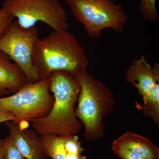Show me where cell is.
Instances as JSON below:
<instances>
[{
	"mask_svg": "<svg viewBox=\"0 0 159 159\" xmlns=\"http://www.w3.org/2000/svg\"><path fill=\"white\" fill-rule=\"evenodd\" d=\"M49 77V91L54 98L53 106L46 116L30 122L32 127L40 135L77 134L82 127L75 109L81 89L80 82L74 75L65 71H55Z\"/></svg>",
	"mask_w": 159,
	"mask_h": 159,
	"instance_id": "obj_1",
	"label": "cell"
},
{
	"mask_svg": "<svg viewBox=\"0 0 159 159\" xmlns=\"http://www.w3.org/2000/svg\"><path fill=\"white\" fill-rule=\"evenodd\" d=\"M32 63L41 80L57 71H66L76 76L86 71L89 61L84 48L72 33L54 31L38 39Z\"/></svg>",
	"mask_w": 159,
	"mask_h": 159,
	"instance_id": "obj_2",
	"label": "cell"
},
{
	"mask_svg": "<svg viewBox=\"0 0 159 159\" xmlns=\"http://www.w3.org/2000/svg\"><path fill=\"white\" fill-rule=\"evenodd\" d=\"M75 77L81 85L75 109L76 116L84 125V136L89 141H97L105 134L103 117L114 110L113 94L105 84L86 71Z\"/></svg>",
	"mask_w": 159,
	"mask_h": 159,
	"instance_id": "obj_3",
	"label": "cell"
},
{
	"mask_svg": "<svg viewBox=\"0 0 159 159\" xmlns=\"http://www.w3.org/2000/svg\"><path fill=\"white\" fill-rule=\"evenodd\" d=\"M75 20L83 25L88 36L96 39L103 29L122 32L128 16L121 3L112 0H65Z\"/></svg>",
	"mask_w": 159,
	"mask_h": 159,
	"instance_id": "obj_4",
	"label": "cell"
},
{
	"mask_svg": "<svg viewBox=\"0 0 159 159\" xmlns=\"http://www.w3.org/2000/svg\"><path fill=\"white\" fill-rule=\"evenodd\" d=\"M49 77L27 83L11 96L0 98V108L14 116L15 124L29 123L51 111L54 98L49 91Z\"/></svg>",
	"mask_w": 159,
	"mask_h": 159,
	"instance_id": "obj_5",
	"label": "cell"
},
{
	"mask_svg": "<svg viewBox=\"0 0 159 159\" xmlns=\"http://www.w3.org/2000/svg\"><path fill=\"white\" fill-rule=\"evenodd\" d=\"M2 7L25 29L43 22L55 31L69 29L67 15L59 0H5Z\"/></svg>",
	"mask_w": 159,
	"mask_h": 159,
	"instance_id": "obj_6",
	"label": "cell"
},
{
	"mask_svg": "<svg viewBox=\"0 0 159 159\" xmlns=\"http://www.w3.org/2000/svg\"><path fill=\"white\" fill-rule=\"evenodd\" d=\"M39 39L37 26L25 29L16 20L10 24L0 39V51L19 67L28 83L40 80L32 63L33 50Z\"/></svg>",
	"mask_w": 159,
	"mask_h": 159,
	"instance_id": "obj_7",
	"label": "cell"
},
{
	"mask_svg": "<svg viewBox=\"0 0 159 159\" xmlns=\"http://www.w3.org/2000/svg\"><path fill=\"white\" fill-rule=\"evenodd\" d=\"M114 153L121 159H159L158 148L147 138L126 132L113 142Z\"/></svg>",
	"mask_w": 159,
	"mask_h": 159,
	"instance_id": "obj_8",
	"label": "cell"
},
{
	"mask_svg": "<svg viewBox=\"0 0 159 159\" xmlns=\"http://www.w3.org/2000/svg\"><path fill=\"white\" fill-rule=\"evenodd\" d=\"M9 135L25 159H46L45 151L41 138L34 130L28 128L29 123L5 122Z\"/></svg>",
	"mask_w": 159,
	"mask_h": 159,
	"instance_id": "obj_9",
	"label": "cell"
},
{
	"mask_svg": "<svg viewBox=\"0 0 159 159\" xmlns=\"http://www.w3.org/2000/svg\"><path fill=\"white\" fill-rule=\"evenodd\" d=\"M125 78L143 98L159 82V63L156 62L152 67L143 55L140 59L132 60V64L126 71Z\"/></svg>",
	"mask_w": 159,
	"mask_h": 159,
	"instance_id": "obj_10",
	"label": "cell"
},
{
	"mask_svg": "<svg viewBox=\"0 0 159 159\" xmlns=\"http://www.w3.org/2000/svg\"><path fill=\"white\" fill-rule=\"evenodd\" d=\"M27 83L19 67L0 51V97L16 93Z\"/></svg>",
	"mask_w": 159,
	"mask_h": 159,
	"instance_id": "obj_11",
	"label": "cell"
},
{
	"mask_svg": "<svg viewBox=\"0 0 159 159\" xmlns=\"http://www.w3.org/2000/svg\"><path fill=\"white\" fill-rule=\"evenodd\" d=\"M144 104L141 105L136 102L135 107L142 111L143 115L151 118L153 122L159 125V84L154 87L145 97L142 98Z\"/></svg>",
	"mask_w": 159,
	"mask_h": 159,
	"instance_id": "obj_12",
	"label": "cell"
},
{
	"mask_svg": "<svg viewBox=\"0 0 159 159\" xmlns=\"http://www.w3.org/2000/svg\"><path fill=\"white\" fill-rule=\"evenodd\" d=\"M40 137L47 157L52 159H65L63 136L44 134Z\"/></svg>",
	"mask_w": 159,
	"mask_h": 159,
	"instance_id": "obj_13",
	"label": "cell"
},
{
	"mask_svg": "<svg viewBox=\"0 0 159 159\" xmlns=\"http://www.w3.org/2000/svg\"><path fill=\"white\" fill-rule=\"evenodd\" d=\"M156 2V0H141L139 9L143 18L152 22L159 20Z\"/></svg>",
	"mask_w": 159,
	"mask_h": 159,
	"instance_id": "obj_14",
	"label": "cell"
},
{
	"mask_svg": "<svg viewBox=\"0 0 159 159\" xmlns=\"http://www.w3.org/2000/svg\"><path fill=\"white\" fill-rule=\"evenodd\" d=\"M63 140L64 148L67 152L81 154L84 151L79 141V137L76 134L63 136Z\"/></svg>",
	"mask_w": 159,
	"mask_h": 159,
	"instance_id": "obj_15",
	"label": "cell"
},
{
	"mask_svg": "<svg viewBox=\"0 0 159 159\" xmlns=\"http://www.w3.org/2000/svg\"><path fill=\"white\" fill-rule=\"evenodd\" d=\"M4 140L6 148L3 159H25L16 146L10 135L6 137Z\"/></svg>",
	"mask_w": 159,
	"mask_h": 159,
	"instance_id": "obj_16",
	"label": "cell"
},
{
	"mask_svg": "<svg viewBox=\"0 0 159 159\" xmlns=\"http://www.w3.org/2000/svg\"><path fill=\"white\" fill-rule=\"evenodd\" d=\"M14 20L15 18L6 9L3 7L0 9V39Z\"/></svg>",
	"mask_w": 159,
	"mask_h": 159,
	"instance_id": "obj_17",
	"label": "cell"
},
{
	"mask_svg": "<svg viewBox=\"0 0 159 159\" xmlns=\"http://www.w3.org/2000/svg\"><path fill=\"white\" fill-rule=\"evenodd\" d=\"M14 120V116L7 111L0 113V123L2 122H6L8 121L13 122Z\"/></svg>",
	"mask_w": 159,
	"mask_h": 159,
	"instance_id": "obj_18",
	"label": "cell"
},
{
	"mask_svg": "<svg viewBox=\"0 0 159 159\" xmlns=\"http://www.w3.org/2000/svg\"><path fill=\"white\" fill-rule=\"evenodd\" d=\"M65 159H87L85 156H82L81 154L72 153L67 152L65 150Z\"/></svg>",
	"mask_w": 159,
	"mask_h": 159,
	"instance_id": "obj_19",
	"label": "cell"
},
{
	"mask_svg": "<svg viewBox=\"0 0 159 159\" xmlns=\"http://www.w3.org/2000/svg\"><path fill=\"white\" fill-rule=\"evenodd\" d=\"M5 141L4 139L0 140V159H3L5 152Z\"/></svg>",
	"mask_w": 159,
	"mask_h": 159,
	"instance_id": "obj_20",
	"label": "cell"
},
{
	"mask_svg": "<svg viewBox=\"0 0 159 159\" xmlns=\"http://www.w3.org/2000/svg\"><path fill=\"white\" fill-rule=\"evenodd\" d=\"M6 111L4 110L3 109L0 108V113H1L3 112Z\"/></svg>",
	"mask_w": 159,
	"mask_h": 159,
	"instance_id": "obj_21",
	"label": "cell"
}]
</instances>
